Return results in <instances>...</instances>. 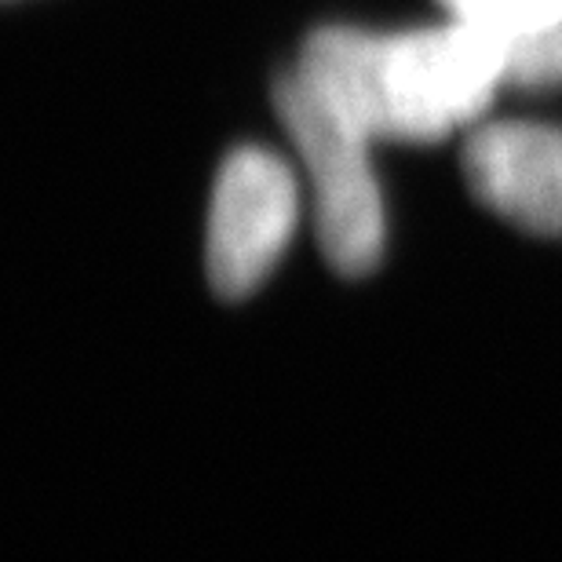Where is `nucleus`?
Listing matches in <instances>:
<instances>
[{
    "label": "nucleus",
    "instance_id": "obj_4",
    "mask_svg": "<svg viewBox=\"0 0 562 562\" xmlns=\"http://www.w3.org/2000/svg\"><path fill=\"white\" fill-rule=\"evenodd\" d=\"M464 179L490 212L537 238H562V128L490 121L464 143Z\"/></svg>",
    "mask_w": 562,
    "mask_h": 562
},
{
    "label": "nucleus",
    "instance_id": "obj_3",
    "mask_svg": "<svg viewBox=\"0 0 562 562\" xmlns=\"http://www.w3.org/2000/svg\"><path fill=\"white\" fill-rule=\"evenodd\" d=\"M303 212L289 161L263 146H238L220 165L209 201L205 267L223 300H245L285 256Z\"/></svg>",
    "mask_w": 562,
    "mask_h": 562
},
{
    "label": "nucleus",
    "instance_id": "obj_1",
    "mask_svg": "<svg viewBox=\"0 0 562 562\" xmlns=\"http://www.w3.org/2000/svg\"><path fill=\"white\" fill-rule=\"evenodd\" d=\"M508 88V44L449 15L442 26L376 33L366 128L376 143H438L475 128Z\"/></svg>",
    "mask_w": 562,
    "mask_h": 562
},
{
    "label": "nucleus",
    "instance_id": "obj_2",
    "mask_svg": "<svg viewBox=\"0 0 562 562\" xmlns=\"http://www.w3.org/2000/svg\"><path fill=\"white\" fill-rule=\"evenodd\" d=\"M274 106L300 154L314 201V231L336 274L362 278L380 263L387 212L373 168V139L325 103L296 70L274 85Z\"/></svg>",
    "mask_w": 562,
    "mask_h": 562
},
{
    "label": "nucleus",
    "instance_id": "obj_5",
    "mask_svg": "<svg viewBox=\"0 0 562 562\" xmlns=\"http://www.w3.org/2000/svg\"><path fill=\"white\" fill-rule=\"evenodd\" d=\"M453 19L497 33L504 44L562 26V0H438Z\"/></svg>",
    "mask_w": 562,
    "mask_h": 562
}]
</instances>
